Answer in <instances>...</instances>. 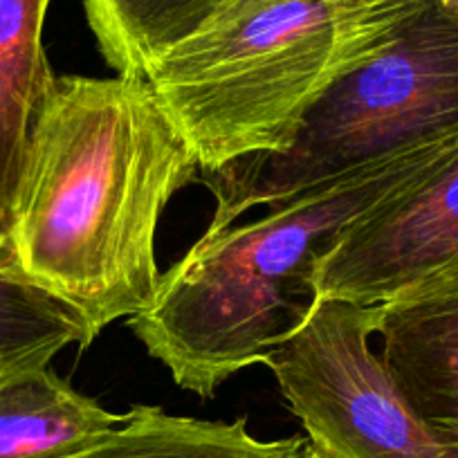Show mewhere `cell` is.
I'll use <instances>...</instances> for the list:
<instances>
[{
  "instance_id": "cell-1",
  "label": "cell",
  "mask_w": 458,
  "mask_h": 458,
  "mask_svg": "<svg viewBox=\"0 0 458 458\" xmlns=\"http://www.w3.org/2000/svg\"><path fill=\"white\" fill-rule=\"evenodd\" d=\"M200 165L140 77H56L30 133L7 236L25 275L99 335L151 306L156 232Z\"/></svg>"
},
{
  "instance_id": "cell-2",
  "label": "cell",
  "mask_w": 458,
  "mask_h": 458,
  "mask_svg": "<svg viewBox=\"0 0 458 458\" xmlns=\"http://www.w3.org/2000/svg\"><path fill=\"white\" fill-rule=\"evenodd\" d=\"M443 135L267 207L254 223L205 232L160 275L151 306L131 317L129 328L175 385L214 398L229 377L263 364L306 324L317 303V259L346 225L403 184Z\"/></svg>"
},
{
  "instance_id": "cell-3",
  "label": "cell",
  "mask_w": 458,
  "mask_h": 458,
  "mask_svg": "<svg viewBox=\"0 0 458 458\" xmlns=\"http://www.w3.org/2000/svg\"><path fill=\"white\" fill-rule=\"evenodd\" d=\"M418 0H232L151 68L171 124L214 174L293 147L312 106Z\"/></svg>"
},
{
  "instance_id": "cell-4",
  "label": "cell",
  "mask_w": 458,
  "mask_h": 458,
  "mask_svg": "<svg viewBox=\"0 0 458 458\" xmlns=\"http://www.w3.org/2000/svg\"><path fill=\"white\" fill-rule=\"evenodd\" d=\"M456 126L458 14L438 0H418L369 59L312 106L288 151L198 175L216 196L207 234Z\"/></svg>"
},
{
  "instance_id": "cell-5",
  "label": "cell",
  "mask_w": 458,
  "mask_h": 458,
  "mask_svg": "<svg viewBox=\"0 0 458 458\" xmlns=\"http://www.w3.org/2000/svg\"><path fill=\"white\" fill-rule=\"evenodd\" d=\"M380 306L317 299L266 360L310 447L326 458H458L409 407L371 349Z\"/></svg>"
},
{
  "instance_id": "cell-6",
  "label": "cell",
  "mask_w": 458,
  "mask_h": 458,
  "mask_svg": "<svg viewBox=\"0 0 458 458\" xmlns=\"http://www.w3.org/2000/svg\"><path fill=\"white\" fill-rule=\"evenodd\" d=\"M458 261V129L315 263L317 299L380 306Z\"/></svg>"
},
{
  "instance_id": "cell-7",
  "label": "cell",
  "mask_w": 458,
  "mask_h": 458,
  "mask_svg": "<svg viewBox=\"0 0 458 458\" xmlns=\"http://www.w3.org/2000/svg\"><path fill=\"white\" fill-rule=\"evenodd\" d=\"M376 335L409 407L458 452V261L380 303Z\"/></svg>"
},
{
  "instance_id": "cell-8",
  "label": "cell",
  "mask_w": 458,
  "mask_h": 458,
  "mask_svg": "<svg viewBox=\"0 0 458 458\" xmlns=\"http://www.w3.org/2000/svg\"><path fill=\"white\" fill-rule=\"evenodd\" d=\"M129 418L79 394L50 364L0 373V458H64Z\"/></svg>"
},
{
  "instance_id": "cell-9",
  "label": "cell",
  "mask_w": 458,
  "mask_h": 458,
  "mask_svg": "<svg viewBox=\"0 0 458 458\" xmlns=\"http://www.w3.org/2000/svg\"><path fill=\"white\" fill-rule=\"evenodd\" d=\"M52 0H0V227L7 229L30 133L55 86L43 50Z\"/></svg>"
},
{
  "instance_id": "cell-10",
  "label": "cell",
  "mask_w": 458,
  "mask_h": 458,
  "mask_svg": "<svg viewBox=\"0 0 458 458\" xmlns=\"http://www.w3.org/2000/svg\"><path fill=\"white\" fill-rule=\"evenodd\" d=\"M310 449V440L301 436L257 438L248 418L200 420L135 404L117 429L64 458H308Z\"/></svg>"
},
{
  "instance_id": "cell-11",
  "label": "cell",
  "mask_w": 458,
  "mask_h": 458,
  "mask_svg": "<svg viewBox=\"0 0 458 458\" xmlns=\"http://www.w3.org/2000/svg\"><path fill=\"white\" fill-rule=\"evenodd\" d=\"M232 0H83L101 55L122 77L153 65Z\"/></svg>"
},
{
  "instance_id": "cell-12",
  "label": "cell",
  "mask_w": 458,
  "mask_h": 458,
  "mask_svg": "<svg viewBox=\"0 0 458 458\" xmlns=\"http://www.w3.org/2000/svg\"><path fill=\"white\" fill-rule=\"evenodd\" d=\"M95 337L81 312L25 275L0 227V358L50 364L61 349H86Z\"/></svg>"
},
{
  "instance_id": "cell-13",
  "label": "cell",
  "mask_w": 458,
  "mask_h": 458,
  "mask_svg": "<svg viewBox=\"0 0 458 458\" xmlns=\"http://www.w3.org/2000/svg\"><path fill=\"white\" fill-rule=\"evenodd\" d=\"M30 364H41V362H28V360H14V358H0V373L12 371V369L30 367Z\"/></svg>"
},
{
  "instance_id": "cell-14",
  "label": "cell",
  "mask_w": 458,
  "mask_h": 458,
  "mask_svg": "<svg viewBox=\"0 0 458 458\" xmlns=\"http://www.w3.org/2000/svg\"><path fill=\"white\" fill-rule=\"evenodd\" d=\"M438 3H440V5L447 7V10L456 12V14H458V0H438Z\"/></svg>"
},
{
  "instance_id": "cell-15",
  "label": "cell",
  "mask_w": 458,
  "mask_h": 458,
  "mask_svg": "<svg viewBox=\"0 0 458 458\" xmlns=\"http://www.w3.org/2000/svg\"><path fill=\"white\" fill-rule=\"evenodd\" d=\"M308 458H326V456H321L319 452H315V449H310V454H308Z\"/></svg>"
}]
</instances>
